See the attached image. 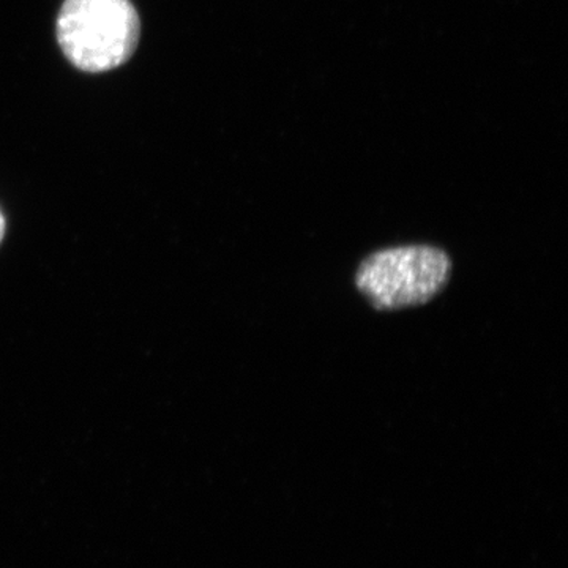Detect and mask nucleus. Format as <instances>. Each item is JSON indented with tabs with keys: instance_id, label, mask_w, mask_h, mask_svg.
Returning <instances> with one entry per match:
<instances>
[{
	"instance_id": "1",
	"label": "nucleus",
	"mask_w": 568,
	"mask_h": 568,
	"mask_svg": "<svg viewBox=\"0 0 568 568\" xmlns=\"http://www.w3.org/2000/svg\"><path fill=\"white\" fill-rule=\"evenodd\" d=\"M140 32V17L130 0H65L58 18L63 54L88 73H103L129 61Z\"/></svg>"
},
{
	"instance_id": "3",
	"label": "nucleus",
	"mask_w": 568,
	"mask_h": 568,
	"mask_svg": "<svg viewBox=\"0 0 568 568\" xmlns=\"http://www.w3.org/2000/svg\"><path fill=\"white\" fill-rule=\"evenodd\" d=\"M3 233H6V222H3L2 213H0V241L3 239Z\"/></svg>"
},
{
	"instance_id": "2",
	"label": "nucleus",
	"mask_w": 568,
	"mask_h": 568,
	"mask_svg": "<svg viewBox=\"0 0 568 568\" xmlns=\"http://www.w3.org/2000/svg\"><path fill=\"white\" fill-rule=\"evenodd\" d=\"M450 274V257L436 246H392L362 261L355 284L375 308L395 312L435 298Z\"/></svg>"
}]
</instances>
